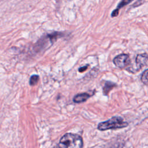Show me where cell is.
Returning <instances> with one entry per match:
<instances>
[{"instance_id":"obj_1","label":"cell","mask_w":148,"mask_h":148,"mask_svg":"<svg viewBox=\"0 0 148 148\" xmlns=\"http://www.w3.org/2000/svg\"><path fill=\"white\" fill-rule=\"evenodd\" d=\"M83 146L82 138L75 134H65L60 139L58 146L64 148H80Z\"/></svg>"},{"instance_id":"obj_2","label":"cell","mask_w":148,"mask_h":148,"mask_svg":"<svg viewBox=\"0 0 148 148\" xmlns=\"http://www.w3.org/2000/svg\"><path fill=\"white\" fill-rule=\"evenodd\" d=\"M128 123L124 120L120 116H113L110 119L101 122L98 125V130L100 131H105L108 130H116L127 127Z\"/></svg>"},{"instance_id":"obj_3","label":"cell","mask_w":148,"mask_h":148,"mask_svg":"<svg viewBox=\"0 0 148 148\" xmlns=\"http://www.w3.org/2000/svg\"><path fill=\"white\" fill-rule=\"evenodd\" d=\"M113 64L119 68L123 69L130 65V58L127 54H121L115 57L113 60Z\"/></svg>"},{"instance_id":"obj_4","label":"cell","mask_w":148,"mask_h":148,"mask_svg":"<svg viewBox=\"0 0 148 148\" xmlns=\"http://www.w3.org/2000/svg\"><path fill=\"white\" fill-rule=\"evenodd\" d=\"M135 62L138 69H141L148 62V55L146 53L137 55L135 59Z\"/></svg>"},{"instance_id":"obj_5","label":"cell","mask_w":148,"mask_h":148,"mask_svg":"<svg viewBox=\"0 0 148 148\" xmlns=\"http://www.w3.org/2000/svg\"><path fill=\"white\" fill-rule=\"evenodd\" d=\"M91 96V95H90V94L87 93V92L78 94L73 97V101L75 103L83 102L87 101Z\"/></svg>"},{"instance_id":"obj_6","label":"cell","mask_w":148,"mask_h":148,"mask_svg":"<svg viewBox=\"0 0 148 148\" xmlns=\"http://www.w3.org/2000/svg\"><path fill=\"white\" fill-rule=\"evenodd\" d=\"M133 0H121L120 3L117 5V8L115 10H114L113 11V12L112 13V14H111L112 17H116V16H117L118 15V14H119V9L122 8L124 6L128 5V3L131 2Z\"/></svg>"},{"instance_id":"obj_7","label":"cell","mask_w":148,"mask_h":148,"mask_svg":"<svg viewBox=\"0 0 148 148\" xmlns=\"http://www.w3.org/2000/svg\"><path fill=\"white\" fill-rule=\"evenodd\" d=\"M116 86V84H114V83H112L111 82H108V81L106 82L102 88L103 94L105 95H107L110 92V91L112 89H113Z\"/></svg>"},{"instance_id":"obj_8","label":"cell","mask_w":148,"mask_h":148,"mask_svg":"<svg viewBox=\"0 0 148 148\" xmlns=\"http://www.w3.org/2000/svg\"><path fill=\"white\" fill-rule=\"evenodd\" d=\"M39 77L38 75H32L29 79V85L34 86L39 81Z\"/></svg>"},{"instance_id":"obj_9","label":"cell","mask_w":148,"mask_h":148,"mask_svg":"<svg viewBox=\"0 0 148 148\" xmlns=\"http://www.w3.org/2000/svg\"><path fill=\"white\" fill-rule=\"evenodd\" d=\"M141 81L145 84H148V69L145 70L141 75Z\"/></svg>"},{"instance_id":"obj_10","label":"cell","mask_w":148,"mask_h":148,"mask_svg":"<svg viewBox=\"0 0 148 148\" xmlns=\"http://www.w3.org/2000/svg\"><path fill=\"white\" fill-rule=\"evenodd\" d=\"M88 66V65H86V66H82V67H81V68H80L79 69V71L80 72H83L85 71L87 69Z\"/></svg>"}]
</instances>
